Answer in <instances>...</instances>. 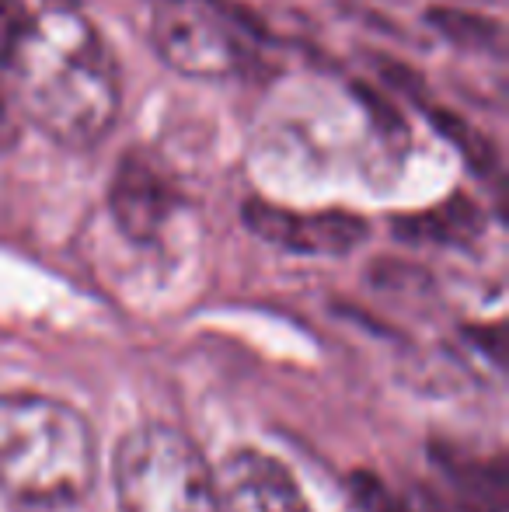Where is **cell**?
Segmentation results:
<instances>
[{
    "instance_id": "7",
    "label": "cell",
    "mask_w": 509,
    "mask_h": 512,
    "mask_svg": "<svg viewBox=\"0 0 509 512\" xmlns=\"http://www.w3.org/2000/svg\"><path fill=\"white\" fill-rule=\"evenodd\" d=\"M109 206L129 241L147 244L161 234L175 213V189L147 154L133 150L119 161L109 189Z\"/></svg>"
},
{
    "instance_id": "9",
    "label": "cell",
    "mask_w": 509,
    "mask_h": 512,
    "mask_svg": "<svg viewBox=\"0 0 509 512\" xmlns=\"http://www.w3.org/2000/svg\"><path fill=\"white\" fill-rule=\"evenodd\" d=\"M14 140H18V126H14L11 112H7V105L0 102V147H11Z\"/></svg>"
},
{
    "instance_id": "1",
    "label": "cell",
    "mask_w": 509,
    "mask_h": 512,
    "mask_svg": "<svg viewBox=\"0 0 509 512\" xmlns=\"http://www.w3.org/2000/svg\"><path fill=\"white\" fill-rule=\"evenodd\" d=\"M14 98L28 122L63 147H95L119 115V67L77 7L28 14L7 53Z\"/></svg>"
},
{
    "instance_id": "2",
    "label": "cell",
    "mask_w": 509,
    "mask_h": 512,
    "mask_svg": "<svg viewBox=\"0 0 509 512\" xmlns=\"http://www.w3.org/2000/svg\"><path fill=\"white\" fill-rule=\"evenodd\" d=\"M95 488V432L67 401L0 394V492L32 509L74 506Z\"/></svg>"
},
{
    "instance_id": "6",
    "label": "cell",
    "mask_w": 509,
    "mask_h": 512,
    "mask_svg": "<svg viewBox=\"0 0 509 512\" xmlns=\"http://www.w3.org/2000/svg\"><path fill=\"white\" fill-rule=\"evenodd\" d=\"M220 512H311L293 474L262 450H238L217 474Z\"/></svg>"
},
{
    "instance_id": "4",
    "label": "cell",
    "mask_w": 509,
    "mask_h": 512,
    "mask_svg": "<svg viewBox=\"0 0 509 512\" xmlns=\"http://www.w3.org/2000/svg\"><path fill=\"white\" fill-rule=\"evenodd\" d=\"M150 42L185 77H234L255 56V32L224 0H154Z\"/></svg>"
},
{
    "instance_id": "8",
    "label": "cell",
    "mask_w": 509,
    "mask_h": 512,
    "mask_svg": "<svg viewBox=\"0 0 509 512\" xmlns=\"http://www.w3.org/2000/svg\"><path fill=\"white\" fill-rule=\"evenodd\" d=\"M394 230H401L412 241H443V244H464L468 237L478 234V209L468 199H450L440 209L429 213L408 216V220L394 223Z\"/></svg>"
},
{
    "instance_id": "3",
    "label": "cell",
    "mask_w": 509,
    "mask_h": 512,
    "mask_svg": "<svg viewBox=\"0 0 509 512\" xmlns=\"http://www.w3.org/2000/svg\"><path fill=\"white\" fill-rule=\"evenodd\" d=\"M116 495L123 512H220L217 474L182 429L143 422L116 446Z\"/></svg>"
},
{
    "instance_id": "5",
    "label": "cell",
    "mask_w": 509,
    "mask_h": 512,
    "mask_svg": "<svg viewBox=\"0 0 509 512\" xmlns=\"http://www.w3.org/2000/svg\"><path fill=\"white\" fill-rule=\"evenodd\" d=\"M245 223L262 241L297 251V255H346L360 248L367 237V223L356 213H342V209L293 213V209H279L258 199L245 206Z\"/></svg>"
}]
</instances>
